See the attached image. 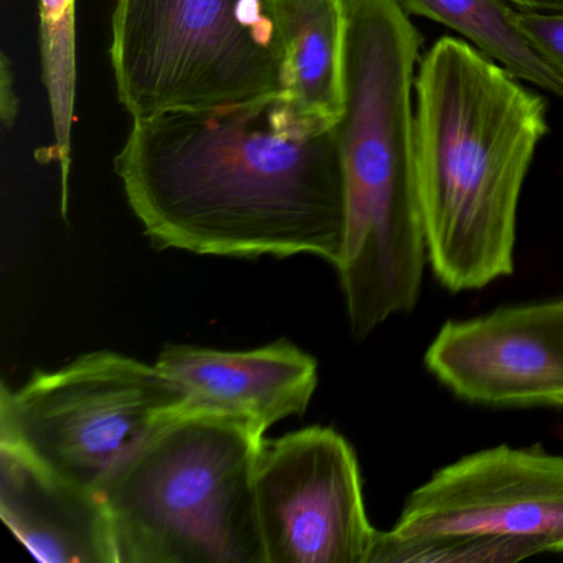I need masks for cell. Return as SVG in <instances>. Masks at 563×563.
Returning <instances> with one entry per match:
<instances>
[{
	"label": "cell",
	"mask_w": 563,
	"mask_h": 563,
	"mask_svg": "<svg viewBox=\"0 0 563 563\" xmlns=\"http://www.w3.org/2000/svg\"><path fill=\"white\" fill-rule=\"evenodd\" d=\"M114 166L157 249L341 263L335 126L308 120L285 97L137 118Z\"/></svg>",
	"instance_id": "1"
},
{
	"label": "cell",
	"mask_w": 563,
	"mask_h": 563,
	"mask_svg": "<svg viewBox=\"0 0 563 563\" xmlns=\"http://www.w3.org/2000/svg\"><path fill=\"white\" fill-rule=\"evenodd\" d=\"M470 42L443 37L415 78V151L428 263L451 292L514 273L517 210L547 134L542 98Z\"/></svg>",
	"instance_id": "2"
},
{
	"label": "cell",
	"mask_w": 563,
	"mask_h": 563,
	"mask_svg": "<svg viewBox=\"0 0 563 563\" xmlns=\"http://www.w3.org/2000/svg\"><path fill=\"white\" fill-rule=\"evenodd\" d=\"M344 104L335 123L345 190L338 265L351 331L365 339L420 298L427 239L415 151L421 35L398 0H345Z\"/></svg>",
	"instance_id": "3"
},
{
	"label": "cell",
	"mask_w": 563,
	"mask_h": 563,
	"mask_svg": "<svg viewBox=\"0 0 563 563\" xmlns=\"http://www.w3.org/2000/svg\"><path fill=\"white\" fill-rule=\"evenodd\" d=\"M265 437L184 411L157 428L98 494L118 563H266L255 473Z\"/></svg>",
	"instance_id": "4"
},
{
	"label": "cell",
	"mask_w": 563,
	"mask_h": 563,
	"mask_svg": "<svg viewBox=\"0 0 563 563\" xmlns=\"http://www.w3.org/2000/svg\"><path fill=\"white\" fill-rule=\"evenodd\" d=\"M110 57L133 120L285 97L272 0H117Z\"/></svg>",
	"instance_id": "5"
},
{
	"label": "cell",
	"mask_w": 563,
	"mask_h": 563,
	"mask_svg": "<svg viewBox=\"0 0 563 563\" xmlns=\"http://www.w3.org/2000/svg\"><path fill=\"white\" fill-rule=\"evenodd\" d=\"M187 411V397L157 365L91 352L24 387L0 390V441L58 476L98 493L157 428Z\"/></svg>",
	"instance_id": "6"
},
{
	"label": "cell",
	"mask_w": 563,
	"mask_h": 563,
	"mask_svg": "<svg viewBox=\"0 0 563 563\" xmlns=\"http://www.w3.org/2000/svg\"><path fill=\"white\" fill-rule=\"evenodd\" d=\"M266 563H367L377 529L349 441L309 427L263 441L255 473Z\"/></svg>",
	"instance_id": "7"
},
{
	"label": "cell",
	"mask_w": 563,
	"mask_h": 563,
	"mask_svg": "<svg viewBox=\"0 0 563 563\" xmlns=\"http://www.w3.org/2000/svg\"><path fill=\"white\" fill-rule=\"evenodd\" d=\"M390 532L522 537L563 552V457L509 446L461 457L408 496Z\"/></svg>",
	"instance_id": "8"
},
{
	"label": "cell",
	"mask_w": 563,
	"mask_h": 563,
	"mask_svg": "<svg viewBox=\"0 0 563 563\" xmlns=\"http://www.w3.org/2000/svg\"><path fill=\"white\" fill-rule=\"evenodd\" d=\"M424 365L470 404L563 407V298L444 322Z\"/></svg>",
	"instance_id": "9"
},
{
	"label": "cell",
	"mask_w": 563,
	"mask_h": 563,
	"mask_svg": "<svg viewBox=\"0 0 563 563\" xmlns=\"http://www.w3.org/2000/svg\"><path fill=\"white\" fill-rule=\"evenodd\" d=\"M156 365L186 394L187 410L236 418L263 437L305 413L318 385V362L288 341L240 352L174 345Z\"/></svg>",
	"instance_id": "10"
},
{
	"label": "cell",
	"mask_w": 563,
	"mask_h": 563,
	"mask_svg": "<svg viewBox=\"0 0 563 563\" xmlns=\"http://www.w3.org/2000/svg\"><path fill=\"white\" fill-rule=\"evenodd\" d=\"M0 517L44 563H118L100 494L58 476L0 441Z\"/></svg>",
	"instance_id": "11"
},
{
	"label": "cell",
	"mask_w": 563,
	"mask_h": 563,
	"mask_svg": "<svg viewBox=\"0 0 563 563\" xmlns=\"http://www.w3.org/2000/svg\"><path fill=\"white\" fill-rule=\"evenodd\" d=\"M285 51V98L298 113L335 126L344 104L345 0H272Z\"/></svg>",
	"instance_id": "12"
},
{
	"label": "cell",
	"mask_w": 563,
	"mask_h": 563,
	"mask_svg": "<svg viewBox=\"0 0 563 563\" xmlns=\"http://www.w3.org/2000/svg\"><path fill=\"white\" fill-rule=\"evenodd\" d=\"M398 4L408 14L430 19L457 32L517 80L529 81L563 98V78L519 31L514 9L506 0H398Z\"/></svg>",
	"instance_id": "13"
},
{
	"label": "cell",
	"mask_w": 563,
	"mask_h": 563,
	"mask_svg": "<svg viewBox=\"0 0 563 563\" xmlns=\"http://www.w3.org/2000/svg\"><path fill=\"white\" fill-rule=\"evenodd\" d=\"M42 75L54 123L55 161L60 167L62 207L68 206L71 128L77 95V0H38Z\"/></svg>",
	"instance_id": "14"
},
{
	"label": "cell",
	"mask_w": 563,
	"mask_h": 563,
	"mask_svg": "<svg viewBox=\"0 0 563 563\" xmlns=\"http://www.w3.org/2000/svg\"><path fill=\"white\" fill-rule=\"evenodd\" d=\"M540 553L555 552L542 540L522 537H398L388 530L377 532L367 563L520 562Z\"/></svg>",
	"instance_id": "15"
},
{
	"label": "cell",
	"mask_w": 563,
	"mask_h": 563,
	"mask_svg": "<svg viewBox=\"0 0 563 563\" xmlns=\"http://www.w3.org/2000/svg\"><path fill=\"white\" fill-rule=\"evenodd\" d=\"M514 21L537 54L563 78V14L514 11Z\"/></svg>",
	"instance_id": "16"
},
{
	"label": "cell",
	"mask_w": 563,
	"mask_h": 563,
	"mask_svg": "<svg viewBox=\"0 0 563 563\" xmlns=\"http://www.w3.org/2000/svg\"><path fill=\"white\" fill-rule=\"evenodd\" d=\"M19 103L14 91V77L5 55H2L0 65V117L4 126H12L18 118Z\"/></svg>",
	"instance_id": "17"
},
{
	"label": "cell",
	"mask_w": 563,
	"mask_h": 563,
	"mask_svg": "<svg viewBox=\"0 0 563 563\" xmlns=\"http://www.w3.org/2000/svg\"><path fill=\"white\" fill-rule=\"evenodd\" d=\"M522 11L563 14V0H506Z\"/></svg>",
	"instance_id": "18"
}]
</instances>
